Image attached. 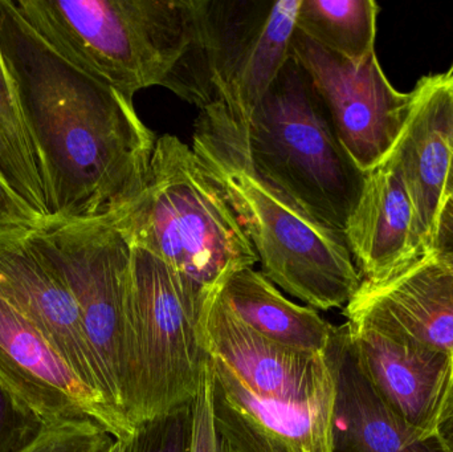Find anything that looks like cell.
<instances>
[{"mask_svg": "<svg viewBox=\"0 0 453 452\" xmlns=\"http://www.w3.org/2000/svg\"><path fill=\"white\" fill-rule=\"evenodd\" d=\"M380 5L374 0H301L296 29L350 61L375 53Z\"/></svg>", "mask_w": 453, "mask_h": 452, "instance_id": "20", "label": "cell"}, {"mask_svg": "<svg viewBox=\"0 0 453 452\" xmlns=\"http://www.w3.org/2000/svg\"><path fill=\"white\" fill-rule=\"evenodd\" d=\"M45 223L47 220L35 212L0 175V235L32 233Z\"/></svg>", "mask_w": 453, "mask_h": 452, "instance_id": "26", "label": "cell"}, {"mask_svg": "<svg viewBox=\"0 0 453 452\" xmlns=\"http://www.w3.org/2000/svg\"><path fill=\"white\" fill-rule=\"evenodd\" d=\"M114 225L210 300L258 257L217 183L177 135L157 138L145 190Z\"/></svg>", "mask_w": 453, "mask_h": 452, "instance_id": "3", "label": "cell"}, {"mask_svg": "<svg viewBox=\"0 0 453 452\" xmlns=\"http://www.w3.org/2000/svg\"><path fill=\"white\" fill-rule=\"evenodd\" d=\"M191 149L236 214L261 273L313 310L345 308L362 284L345 235L314 222L253 167L225 106L199 111Z\"/></svg>", "mask_w": 453, "mask_h": 452, "instance_id": "2", "label": "cell"}, {"mask_svg": "<svg viewBox=\"0 0 453 452\" xmlns=\"http://www.w3.org/2000/svg\"><path fill=\"white\" fill-rule=\"evenodd\" d=\"M290 57L308 73L335 135L362 172L393 151L411 103L388 81L377 53L350 61L329 52L296 29Z\"/></svg>", "mask_w": 453, "mask_h": 452, "instance_id": "9", "label": "cell"}, {"mask_svg": "<svg viewBox=\"0 0 453 452\" xmlns=\"http://www.w3.org/2000/svg\"><path fill=\"white\" fill-rule=\"evenodd\" d=\"M301 0H193L188 50L164 87L198 106L220 103L247 126L290 58Z\"/></svg>", "mask_w": 453, "mask_h": 452, "instance_id": "6", "label": "cell"}, {"mask_svg": "<svg viewBox=\"0 0 453 452\" xmlns=\"http://www.w3.org/2000/svg\"><path fill=\"white\" fill-rule=\"evenodd\" d=\"M346 324L359 363L386 405L426 440L438 437L453 395V355L366 318H348Z\"/></svg>", "mask_w": 453, "mask_h": 452, "instance_id": "11", "label": "cell"}, {"mask_svg": "<svg viewBox=\"0 0 453 452\" xmlns=\"http://www.w3.org/2000/svg\"><path fill=\"white\" fill-rule=\"evenodd\" d=\"M28 239L76 300L106 401L124 413L132 244L111 222L50 220ZM129 424V422H127ZM130 425V424H129Z\"/></svg>", "mask_w": 453, "mask_h": 452, "instance_id": "8", "label": "cell"}, {"mask_svg": "<svg viewBox=\"0 0 453 452\" xmlns=\"http://www.w3.org/2000/svg\"><path fill=\"white\" fill-rule=\"evenodd\" d=\"M0 299L31 321L82 382L106 401L76 300L60 273L29 241L28 233L0 235Z\"/></svg>", "mask_w": 453, "mask_h": 452, "instance_id": "13", "label": "cell"}, {"mask_svg": "<svg viewBox=\"0 0 453 452\" xmlns=\"http://www.w3.org/2000/svg\"><path fill=\"white\" fill-rule=\"evenodd\" d=\"M0 175L10 188L50 222L39 159L24 124L18 96L0 50Z\"/></svg>", "mask_w": 453, "mask_h": 452, "instance_id": "21", "label": "cell"}, {"mask_svg": "<svg viewBox=\"0 0 453 452\" xmlns=\"http://www.w3.org/2000/svg\"><path fill=\"white\" fill-rule=\"evenodd\" d=\"M438 437L447 452H453V395L439 426Z\"/></svg>", "mask_w": 453, "mask_h": 452, "instance_id": "28", "label": "cell"}, {"mask_svg": "<svg viewBox=\"0 0 453 452\" xmlns=\"http://www.w3.org/2000/svg\"><path fill=\"white\" fill-rule=\"evenodd\" d=\"M453 71L422 77L401 135L388 156L409 191L425 249L435 243L452 159Z\"/></svg>", "mask_w": 453, "mask_h": 452, "instance_id": "14", "label": "cell"}, {"mask_svg": "<svg viewBox=\"0 0 453 452\" xmlns=\"http://www.w3.org/2000/svg\"><path fill=\"white\" fill-rule=\"evenodd\" d=\"M452 157H453V142H452Z\"/></svg>", "mask_w": 453, "mask_h": 452, "instance_id": "31", "label": "cell"}, {"mask_svg": "<svg viewBox=\"0 0 453 452\" xmlns=\"http://www.w3.org/2000/svg\"><path fill=\"white\" fill-rule=\"evenodd\" d=\"M434 247L453 251V199L446 196Z\"/></svg>", "mask_w": 453, "mask_h": 452, "instance_id": "27", "label": "cell"}, {"mask_svg": "<svg viewBox=\"0 0 453 452\" xmlns=\"http://www.w3.org/2000/svg\"><path fill=\"white\" fill-rule=\"evenodd\" d=\"M215 425L234 452H332L333 403L293 405L258 397L214 356Z\"/></svg>", "mask_w": 453, "mask_h": 452, "instance_id": "16", "label": "cell"}, {"mask_svg": "<svg viewBox=\"0 0 453 452\" xmlns=\"http://www.w3.org/2000/svg\"><path fill=\"white\" fill-rule=\"evenodd\" d=\"M326 357L335 379L332 452H447L394 413L367 379L348 324L334 326Z\"/></svg>", "mask_w": 453, "mask_h": 452, "instance_id": "18", "label": "cell"}, {"mask_svg": "<svg viewBox=\"0 0 453 452\" xmlns=\"http://www.w3.org/2000/svg\"><path fill=\"white\" fill-rule=\"evenodd\" d=\"M343 315L374 321L453 355V251L433 247L388 280H362Z\"/></svg>", "mask_w": 453, "mask_h": 452, "instance_id": "15", "label": "cell"}, {"mask_svg": "<svg viewBox=\"0 0 453 452\" xmlns=\"http://www.w3.org/2000/svg\"><path fill=\"white\" fill-rule=\"evenodd\" d=\"M446 196L453 199V157L449 166V178H447Z\"/></svg>", "mask_w": 453, "mask_h": 452, "instance_id": "30", "label": "cell"}, {"mask_svg": "<svg viewBox=\"0 0 453 452\" xmlns=\"http://www.w3.org/2000/svg\"><path fill=\"white\" fill-rule=\"evenodd\" d=\"M203 342L247 389L266 400L319 405L335 400V379L325 355H311L264 339L234 318L215 295L202 316Z\"/></svg>", "mask_w": 453, "mask_h": 452, "instance_id": "12", "label": "cell"}, {"mask_svg": "<svg viewBox=\"0 0 453 452\" xmlns=\"http://www.w3.org/2000/svg\"><path fill=\"white\" fill-rule=\"evenodd\" d=\"M58 56L133 100L164 87L188 47L191 0H12Z\"/></svg>", "mask_w": 453, "mask_h": 452, "instance_id": "4", "label": "cell"}, {"mask_svg": "<svg viewBox=\"0 0 453 452\" xmlns=\"http://www.w3.org/2000/svg\"><path fill=\"white\" fill-rule=\"evenodd\" d=\"M127 451V441L116 440L111 437L97 452H125Z\"/></svg>", "mask_w": 453, "mask_h": 452, "instance_id": "29", "label": "cell"}, {"mask_svg": "<svg viewBox=\"0 0 453 452\" xmlns=\"http://www.w3.org/2000/svg\"><path fill=\"white\" fill-rule=\"evenodd\" d=\"M451 69H452V71H453V65L451 66Z\"/></svg>", "mask_w": 453, "mask_h": 452, "instance_id": "32", "label": "cell"}, {"mask_svg": "<svg viewBox=\"0 0 453 452\" xmlns=\"http://www.w3.org/2000/svg\"><path fill=\"white\" fill-rule=\"evenodd\" d=\"M130 244L124 413L134 429L198 393L210 360L202 331L209 300L183 286L153 252Z\"/></svg>", "mask_w": 453, "mask_h": 452, "instance_id": "7", "label": "cell"}, {"mask_svg": "<svg viewBox=\"0 0 453 452\" xmlns=\"http://www.w3.org/2000/svg\"><path fill=\"white\" fill-rule=\"evenodd\" d=\"M111 435L90 419L50 425L23 452H97Z\"/></svg>", "mask_w": 453, "mask_h": 452, "instance_id": "24", "label": "cell"}, {"mask_svg": "<svg viewBox=\"0 0 453 452\" xmlns=\"http://www.w3.org/2000/svg\"><path fill=\"white\" fill-rule=\"evenodd\" d=\"M0 50L34 143L50 220L114 222L145 190L157 138L133 100L64 60L0 0Z\"/></svg>", "mask_w": 453, "mask_h": 452, "instance_id": "1", "label": "cell"}, {"mask_svg": "<svg viewBox=\"0 0 453 452\" xmlns=\"http://www.w3.org/2000/svg\"><path fill=\"white\" fill-rule=\"evenodd\" d=\"M0 382L45 425L90 419L116 440L134 429L82 382L44 334L0 299Z\"/></svg>", "mask_w": 453, "mask_h": 452, "instance_id": "10", "label": "cell"}, {"mask_svg": "<svg viewBox=\"0 0 453 452\" xmlns=\"http://www.w3.org/2000/svg\"><path fill=\"white\" fill-rule=\"evenodd\" d=\"M218 295L234 318L264 339L311 355L326 353L334 326L313 308L288 300L258 271H237Z\"/></svg>", "mask_w": 453, "mask_h": 452, "instance_id": "19", "label": "cell"}, {"mask_svg": "<svg viewBox=\"0 0 453 452\" xmlns=\"http://www.w3.org/2000/svg\"><path fill=\"white\" fill-rule=\"evenodd\" d=\"M345 238L362 280L369 283L393 278L427 251L409 191L391 156L365 172Z\"/></svg>", "mask_w": 453, "mask_h": 452, "instance_id": "17", "label": "cell"}, {"mask_svg": "<svg viewBox=\"0 0 453 452\" xmlns=\"http://www.w3.org/2000/svg\"><path fill=\"white\" fill-rule=\"evenodd\" d=\"M47 426L0 382V452H23Z\"/></svg>", "mask_w": 453, "mask_h": 452, "instance_id": "23", "label": "cell"}, {"mask_svg": "<svg viewBox=\"0 0 453 452\" xmlns=\"http://www.w3.org/2000/svg\"><path fill=\"white\" fill-rule=\"evenodd\" d=\"M191 425L193 401L137 425L125 452H190Z\"/></svg>", "mask_w": 453, "mask_h": 452, "instance_id": "22", "label": "cell"}, {"mask_svg": "<svg viewBox=\"0 0 453 452\" xmlns=\"http://www.w3.org/2000/svg\"><path fill=\"white\" fill-rule=\"evenodd\" d=\"M190 452H234L215 425L210 360L204 369L201 387L193 400Z\"/></svg>", "mask_w": 453, "mask_h": 452, "instance_id": "25", "label": "cell"}, {"mask_svg": "<svg viewBox=\"0 0 453 452\" xmlns=\"http://www.w3.org/2000/svg\"><path fill=\"white\" fill-rule=\"evenodd\" d=\"M239 127L253 167L314 222L345 235L365 172L341 145L297 61L285 63Z\"/></svg>", "mask_w": 453, "mask_h": 452, "instance_id": "5", "label": "cell"}]
</instances>
